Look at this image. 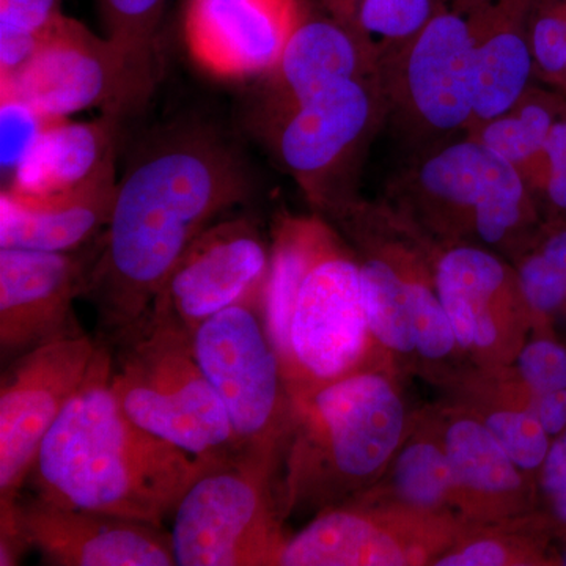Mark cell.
<instances>
[{"mask_svg": "<svg viewBox=\"0 0 566 566\" xmlns=\"http://www.w3.org/2000/svg\"><path fill=\"white\" fill-rule=\"evenodd\" d=\"M249 193L241 156L203 126L172 129L136 156L118 180L84 293L115 345L145 326L156 294L193 240Z\"/></svg>", "mask_w": 566, "mask_h": 566, "instance_id": "obj_1", "label": "cell"}, {"mask_svg": "<svg viewBox=\"0 0 566 566\" xmlns=\"http://www.w3.org/2000/svg\"><path fill=\"white\" fill-rule=\"evenodd\" d=\"M111 374L112 354L102 344L84 385L44 438L29 482L54 504L161 526L211 463L134 422Z\"/></svg>", "mask_w": 566, "mask_h": 566, "instance_id": "obj_2", "label": "cell"}, {"mask_svg": "<svg viewBox=\"0 0 566 566\" xmlns=\"http://www.w3.org/2000/svg\"><path fill=\"white\" fill-rule=\"evenodd\" d=\"M394 364L292 394L279 468L283 516L323 512L374 486L415 428Z\"/></svg>", "mask_w": 566, "mask_h": 566, "instance_id": "obj_3", "label": "cell"}, {"mask_svg": "<svg viewBox=\"0 0 566 566\" xmlns=\"http://www.w3.org/2000/svg\"><path fill=\"white\" fill-rule=\"evenodd\" d=\"M360 268L376 344L400 374L444 386L468 365L434 282L433 241L398 211L353 200L334 212Z\"/></svg>", "mask_w": 566, "mask_h": 566, "instance_id": "obj_4", "label": "cell"}, {"mask_svg": "<svg viewBox=\"0 0 566 566\" xmlns=\"http://www.w3.org/2000/svg\"><path fill=\"white\" fill-rule=\"evenodd\" d=\"M532 193L512 164L465 136L427 153L398 212L434 244H476L515 259L534 222Z\"/></svg>", "mask_w": 566, "mask_h": 566, "instance_id": "obj_5", "label": "cell"}, {"mask_svg": "<svg viewBox=\"0 0 566 566\" xmlns=\"http://www.w3.org/2000/svg\"><path fill=\"white\" fill-rule=\"evenodd\" d=\"M111 386L134 422L197 460H227L240 452L221 398L205 376L192 334L147 322L118 344Z\"/></svg>", "mask_w": 566, "mask_h": 566, "instance_id": "obj_6", "label": "cell"}, {"mask_svg": "<svg viewBox=\"0 0 566 566\" xmlns=\"http://www.w3.org/2000/svg\"><path fill=\"white\" fill-rule=\"evenodd\" d=\"M277 461L237 453L205 468L174 512L180 566H279L290 536Z\"/></svg>", "mask_w": 566, "mask_h": 566, "instance_id": "obj_7", "label": "cell"}, {"mask_svg": "<svg viewBox=\"0 0 566 566\" xmlns=\"http://www.w3.org/2000/svg\"><path fill=\"white\" fill-rule=\"evenodd\" d=\"M275 353L290 394L394 364L371 334L356 253L329 226L294 293Z\"/></svg>", "mask_w": 566, "mask_h": 566, "instance_id": "obj_8", "label": "cell"}, {"mask_svg": "<svg viewBox=\"0 0 566 566\" xmlns=\"http://www.w3.org/2000/svg\"><path fill=\"white\" fill-rule=\"evenodd\" d=\"M264 286L200 324L193 353L221 398L241 453L281 464L293 400L263 314Z\"/></svg>", "mask_w": 566, "mask_h": 566, "instance_id": "obj_9", "label": "cell"}, {"mask_svg": "<svg viewBox=\"0 0 566 566\" xmlns=\"http://www.w3.org/2000/svg\"><path fill=\"white\" fill-rule=\"evenodd\" d=\"M386 114L411 145L442 147L474 117V48L468 13L447 0L422 29L379 65Z\"/></svg>", "mask_w": 566, "mask_h": 566, "instance_id": "obj_10", "label": "cell"}, {"mask_svg": "<svg viewBox=\"0 0 566 566\" xmlns=\"http://www.w3.org/2000/svg\"><path fill=\"white\" fill-rule=\"evenodd\" d=\"M385 115L381 76L354 77L335 82L264 126L282 166L307 199L333 214L349 203L342 175Z\"/></svg>", "mask_w": 566, "mask_h": 566, "instance_id": "obj_11", "label": "cell"}, {"mask_svg": "<svg viewBox=\"0 0 566 566\" xmlns=\"http://www.w3.org/2000/svg\"><path fill=\"white\" fill-rule=\"evenodd\" d=\"M150 87L120 48L62 13L41 35L25 65L2 77V95L21 99L46 120L95 107L122 115Z\"/></svg>", "mask_w": 566, "mask_h": 566, "instance_id": "obj_12", "label": "cell"}, {"mask_svg": "<svg viewBox=\"0 0 566 566\" xmlns=\"http://www.w3.org/2000/svg\"><path fill=\"white\" fill-rule=\"evenodd\" d=\"M464 528L455 516L359 494L290 536L279 566H433Z\"/></svg>", "mask_w": 566, "mask_h": 566, "instance_id": "obj_13", "label": "cell"}, {"mask_svg": "<svg viewBox=\"0 0 566 566\" xmlns=\"http://www.w3.org/2000/svg\"><path fill=\"white\" fill-rule=\"evenodd\" d=\"M98 340L73 333L21 354L0 389V515L17 509L44 438L84 385Z\"/></svg>", "mask_w": 566, "mask_h": 566, "instance_id": "obj_14", "label": "cell"}, {"mask_svg": "<svg viewBox=\"0 0 566 566\" xmlns=\"http://www.w3.org/2000/svg\"><path fill=\"white\" fill-rule=\"evenodd\" d=\"M434 282L469 365L505 367L526 344L532 315L516 268L476 244H434Z\"/></svg>", "mask_w": 566, "mask_h": 566, "instance_id": "obj_15", "label": "cell"}, {"mask_svg": "<svg viewBox=\"0 0 566 566\" xmlns=\"http://www.w3.org/2000/svg\"><path fill=\"white\" fill-rule=\"evenodd\" d=\"M271 245L248 216L216 221L186 249L153 301L147 322L193 331L259 292L270 273Z\"/></svg>", "mask_w": 566, "mask_h": 566, "instance_id": "obj_16", "label": "cell"}, {"mask_svg": "<svg viewBox=\"0 0 566 566\" xmlns=\"http://www.w3.org/2000/svg\"><path fill=\"white\" fill-rule=\"evenodd\" d=\"M18 534L25 549L57 566H174L172 538L161 526L73 509L41 499H18Z\"/></svg>", "mask_w": 566, "mask_h": 566, "instance_id": "obj_17", "label": "cell"}, {"mask_svg": "<svg viewBox=\"0 0 566 566\" xmlns=\"http://www.w3.org/2000/svg\"><path fill=\"white\" fill-rule=\"evenodd\" d=\"M95 252L0 248V349L21 356L76 333L73 303L85 293Z\"/></svg>", "mask_w": 566, "mask_h": 566, "instance_id": "obj_18", "label": "cell"}, {"mask_svg": "<svg viewBox=\"0 0 566 566\" xmlns=\"http://www.w3.org/2000/svg\"><path fill=\"white\" fill-rule=\"evenodd\" d=\"M303 20L301 0H188L186 43L214 76H266Z\"/></svg>", "mask_w": 566, "mask_h": 566, "instance_id": "obj_19", "label": "cell"}, {"mask_svg": "<svg viewBox=\"0 0 566 566\" xmlns=\"http://www.w3.org/2000/svg\"><path fill=\"white\" fill-rule=\"evenodd\" d=\"M434 409L452 468L457 515L465 526L534 512V476L512 460L482 420L452 401Z\"/></svg>", "mask_w": 566, "mask_h": 566, "instance_id": "obj_20", "label": "cell"}, {"mask_svg": "<svg viewBox=\"0 0 566 566\" xmlns=\"http://www.w3.org/2000/svg\"><path fill=\"white\" fill-rule=\"evenodd\" d=\"M535 0H479L465 9L474 48V117L468 134L499 117L532 85L531 13ZM465 134V136H468Z\"/></svg>", "mask_w": 566, "mask_h": 566, "instance_id": "obj_21", "label": "cell"}, {"mask_svg": "<svg viewBox=\"0 0 566 566\" xmlns=\"http://www.w3.org/2000/svg\"><path fill=\"white\" fill-rule=\"evenodd\" d=\"M368 76H379V63L363 41L334 18L304 17L266 74L263 120L308 102L335 82Z\"/></svg>", "mask_w": 566, "mask_h": 566, "instance_id": "obj_22", "label": "cell"}, {"mask_svg": "<svg viewBox=\"0 0 566 566\" xmlns=\"http://www.w3.org/2000/svg\"><path fill=\"white\" fill-rule=\"evenodd\" d=\"M118 180L115 169L76 191L25 197L0 193V248L80 251L106 230Z\"/></svg>", "mask_w": 566, "mask_h": 566, "instance_id": "obj_23", "label": "cell"}, {"mask_svg": "<svg viewBox=\"0 0 566 566\" xmlns=\"http://www.w3.org/2000/svg\"><path fill=\"white\" fill-rule=\"evenodd\" d=\"M122 115L96 120H50L10 178L7 191L46 197L76 191L115 169V139Z\"/></svg>", "mask_w": 566, "mask_h": 566, "instance_id": "obj_24", "label": "cell"}, {"mask_svg": "<svg viewBox=\"0 0 566 566\" xmlns=\"http://www.w3.org/2000/svg\"><path fill=\"white\" fill-rule=\"evenodd\" d=\"M449 400L479 417L526 474H539L551 441L536 416V394L517 376L513 365H468L449 385Z\"/></svg>", "mask_w": 566, "mask_h": 566, "instance_id": "obj_25", "label": "cell"}, {"mask_svg": "<svg viewBox=\"0 0 566 566\" xmlns=\"http://www.w3.org/2000/svg\"><path fill=\"white\" fill-rule=\"evenodd\" d=\"M360 495L417 512L458 517L452 468L434 408L420 409L415 428L385 474Z\"/></svg>", "mask_w": 566, "mask_h": 566, "instance_id": "obj_26", "label": "cell"}, {"mask_svg": "<svg viewBox=\"0 0 566 566\" xmlns=\"http://www.w3.org/2000/svg\"><path fill=\"white\" fill-rule=\"evenodd\" d=\"M566 112V96L534 85L499 117L468 136L482 142L523 175L532 192H542L546 178V144L558 118Z\"/></svg>", "mask_w": 566, "mask_h": 566, "instance_id": "obj_27", "label": "cell"}, {"mask_svg": "<svg viewBox=\"0 0 566 566\" xmlns=\"http://www.w3.org/2000/svg\"><path fill=\"white\" fill-rule=\"evenodd\" d=\"M441 0H322L331 18L353 32L381 65L408 43Z\"/></svg>", "mask_w": 566, "mask_h": 566, "instance_id": "obj_28", "label": "cell"}, {"mask_svg": "<svg viewBox=\"0 0 566 566\" xmlns=\"http://www.w3.org/2000/svg\"><path fill=\"white\" fill-rule=\"evenodd\" d=\"M536 516L526 513L495 523L465 526L433 566H521L542 564Z\"/></svg>", "mask_w": 566, "mask_h": 566, "instance_id": "obj_29", "label": "cell"}, {"mask_svg": "<svg viewBox=\"0 0 566 566\" xmlns=\"http://www.w3.org/2000/svg\"><path fill=\"white\" fill-rule=\"evenodd\" d=\"M166 3L167 0H99L107 39L150 82L155 73L156 35Z\"/></svg>", "mask_w": 566, "mask_h": 566, "instance_id": "obj_30", "label": "cell"}, {"mask_svg": "<svg viewBox=\"0 0 566 566\" xmlns=\"http://www.w3.org/2000/svg\"><path fill=\"white\" fill-rule=\"evenodd\" d=\"M61 13V0H0V77L25 65Z\"/></svg>", "mask_w": 566, "mask_h": 566, "instance_id": "obj_31", "label": "cell"}, {"mask_svg": "<svg viewBox=\"0 0 566 566\" xmlns=\"http://www.w3.org/2000/svg\"><path fill=\"white\" fill-rule=\"evenodd\" d=\"M512 365L536 395L566 389V349L553 338L527 337Z\"/></svg>", "mask_w": 566, "mask_h": 566, "instance_id": "obj_32", "label": "cell"}, {"mask_svg": "<svg viewBox=\"0 0 566 566\" xmlns=\"http://www.w3.org/2000/svg\"><path fill=\"white\" fill-rule=\"evenodd\" d=\"M2 170L13 177L22 158L39 139L40 133L50 120L14 96L2 95Z\"/></svg>", "mask_w": 566, "mask_h": 566, "instance_id": "obj_33", "label": "cell"}, {"mask_svg": "<svg viewBox=\"0 0 566 566\" xmlns=\"http://www.w3.org/2000/svg\"><path fill=\"white\" fill-rule=\"evenodd\" d=\"M538 479L551 513L558 523L566 524V430L551 442Z\"/></svg>", "mask_w": 566, "mask_h": 566, "instance_id": "obj_34", "label": "cell"}, {"mask_svg": "<svg viewBox=\"0 0 566 566\" xmlns=\"http://www.w3.org/2000/svg\"><path fill=\"white\" fill-rule=\"evenodd\" d=\"M542 193L551 207L566 211V112L558 118L546 144V178Z\"/></svg>", "mask_w": 566, "mask_h": 566, "instance_id": "obj_35", "label": "cell"}, {"mask_svg": "<svg viewBox=\"0 0 566 566\" xmlns=\"http://www.w3.org/2000/svg\"><path fill=\"white\" fill-rule=\"evenodd\" d=\"M536 416L549 438H557L566 430V389L536 395Z\"/></svg>", "mask_w": 566, "mask_h": 566, "instance_id": "obj_36", "label": "cell"}, {"mask_svg": "<svg viewBox=\"0 0 566 566\" xmlns=\"http://www.w3.org/2000/svg\"><path fill=\"white\" fill-rule=\"evenodd\" d=\"M447 2L452 3V6L458 7V9L465 10L479 2V0H447Z\"/></svg>", "mask_w": 566, "mask_h": 566, "instance_id": "obj_37", "label": "cell"}, {"mask_svg": "<svg viewBox=\"0 0 566 566\" xmlns=\"http://www.w3.org/2000/svg\"><path fill=\"white\" fill-rule=\"evenodd\" d=\"M560 562H562V565H566V549L564 551V554H562Z\"/></svg>", "mask_w": 566, "mask_h": 566, "instance_id": "obj_38", "label": "cell"}]
</instances>
